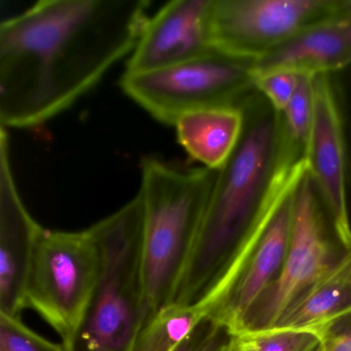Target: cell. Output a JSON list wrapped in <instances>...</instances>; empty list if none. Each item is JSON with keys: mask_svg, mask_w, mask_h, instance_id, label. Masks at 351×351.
I'll list each match as a JSON object with an SVG mask.
<instances>
[{"mask_svg": "<svg viewBox=\"0 0 351 351\" xmlns=\"http://www.w3.org/2000/svg\"><path fill=\"white\" fill-rule=\"evenodd\" d=\"M145 0H46L0 25V122L40 126L134 50Z\"/></svg>", "mask_w": 351, "mask_h": 351, "instance_id": "1", "label": "cell"}, {"mask_svg": "<svg viewBox=\"0 0 351 351\" xmlns=\"http://www.w3.org/2000/svg\"><path fill=\"white\" fill-rule=\"evenodd\" d=\"M244 114L241 139L217 171L194 250L172 303L197 306L204 312L215 306L308 172L305 147L289 141L279 114L271 108L256 117Z\"/></svg>", "mask_w": 351, "mask_h": 351, "instance_id": "2", "label": "cell"}, {"mask_svg": "<svg viewBox=\"0 0 351 351\" xmlns=\"http://www.w3.org/2000/svg\"><path fill=\"white\" fill-rule=\"evenodd\" d=\"M217 178V171L206 167L180 169L154 158L141 163L139 193L145 219L141 326L173 301Z\"/></svg>", "mask_w": 351, "mask_h": 351, "instance_id": "3", "label": "cell"}, {"mask_svg": "<svg viewBox=\"0 0 351 351\" xmlns=\"http://www.w3.org/2000/svg\"><path fill=\"white\" fill-rule=\"evenodd\" d=\"M143 219L138 192L122 208L90 227L99 252V274L73 348L129 351L143 319Z\"/></svg>", "mask_w": 351, "mask_h": 351, "instance_id": "4", "label": "cell"}, {"mask_svg": "<svg viewBox=\"0 0 351 351\" xmlns=\"http://www.w3.org/2000/svg\"><path fill=\"white\" fill-rule=\"evenodd\" d=\"M99 252L91 230H43L30 267L26 308L40 314L73 350L91 306Z\"/></svg>", "mask_w": 351, "mask_h": 351, "instance_id": "5", "label": "cell"}, {"mask_svg": "<svg viewBox=\"0 0 351 351\" xmlns=\"http://www.w3.org/2000/svg\"><path fill=\"white\" fill-rule=\"evenodd\" d=\"M121 86L156 120L176 125L191 112L236 106L254 88V75L252 63L215 50L165 69L125 73Z\"/></svg>", "mask_w": 351, "mask_h": 351, "instance_id": "6", "label": "cell"}, {"mask_svg": "<svg viewBox=\"0 0 351 351\" xmlns=\"http://www.w3.org/2000/svg\"><path fill=\"white\" fill-rule=\"evenodd\" d=\"M320 202L307 172L293 195L291 239L282 270L233 335L271 330L342 256L345 250L328 233Z\"/></svg>", "mask_w": 351, "mask_h": 351, "instance_id": "7", "label": "cell"}, {"mask_svg": "<svg viewBox=\"0 0 351 351\" xmlns=\"http://www.w3.org/2000/svg\"><path fill=\"white\" fill-rule=\"evenodd\" d=\"M341 0H213L217 52L254 62L312 24L335 17Z\"/></svg>", "mask_w": 351, "mask_h": 351, "instance_id": "8", "label": "cell"}, {"mask_svg": "<svg viewBox=\"0 0 351 351\" xmlns=\"http://www.w3.org/2000/svg\"><path fill=\"white\" fill-rule=\"evenodd\" d=\"M313 87V120L305 151L308 173L330 215L337 240L347 250L351 247V223L342 120L328 75L314 77Z\"/></svg>", "mask_w": 351, "mask_h": 351, "instance_id": "9", "label": "cell"}, {"mask_svg": "<svg viewBox=\"0 0 351 351\" xmlns=\"http://www.w3.org/2000/svg\"><path fill=\"white\" fill-rule=\"evenodd\" d=\"M0 314L20 316L34 250L44 228L18 192L10 159L9 135L0 131Z\"/></svg>", "mask_w": 351, "mask_h": 351, "instance_id": "10", "label": "cell"}, {"mask_svg": "<svg viewBox=\"0 0 351 351\" xmlns=\"http://www.w3.org/2000/svg\"><path fill=\"white\" fill-rule=\"evenodd\" d=\"M211 3L213 0H176L149 18L125 73L157 71L215 51Z\"/></svg>", "mask_w": 351, "mask_h": 351, "instance_id": "11", "label": "cell"}, {"mask_svg": "<svg viewBox=\"0 0 351 351\" xmlns=\"http://www.w3.org/2000/svg\"><path fill=\"white\" fill-rule=\"evenodd\" d=\"M295 191L273 217L233 285L207 312V317L226 326L232 335L241 328L250 310L282 270L291 239Z\"/></svg>", "mask_w": 351, "mask_h": 351, "instance_id": "12", "label": "cell"}, {"mask_svg": "<svg viewBox=\"0 0 351 351\" xmlns=\"http://www.w3.org/2000/svg\"><path fill=\"white\" fill-rule=\"evenodd\" d=\"M338 14V13H337ZM351 65V36L338 16L312 24L252 63V75H328Z\"/></svg>", "mask_w": 351, "mask_h": 351, "instance_id": "13", "label": "cell"}, {"mask_svg": "<svg viewBox=\"0 0 351 351\" xmlns=\"http://www.w3.org/2000/svg\"><path fill=\"white\" fill-rule=\"evenodd\" d=\"M351 315V247L308 289L271 330L322 332Z\"/></svg>", "mask_w": 351, "mask_h": 351, "instance_id": "14", "label": "cell"}, {"mask_svg": "<svg viewBox=\"0 0 351 351\" xmlns=\"http://www.w3.org/2000/svg\"><path fill=\"white\" fill-rule=\"evenodd\" d=\"M245 125L244 110L219 106L191 112L176 123L178 143L195 161L219 171L233 155Z\"/></svg>", "mask_w": 351, "mask_h": 351, "instance_id": "15", "label": "cell"}, {"mask_svg": "<svg viewBox=\"0 0 351 351\" xmlns=\"http://www.w3.org/2000/svg\"><path fill=\"white\" fill-rule=\"evenodd\" d=\"M205 316L197 306L169 304L139 326L129 351H174Z\"/></svg>", "mask_w": 351, "mask_h": 351, "instance_id": "16", "label": "cell"}, {"mask_svg": "<svg viewBox=\"0 0 351 351\" xmlns=\"http://www.w3.org/2000/svg\"><path fill=\"white\" fill-rule=\"evenodd\" d=\"M313 82L314 77H301L295 95L279 114L285 135L289 141L305 149L313 120Z\"/></svg>", "mask_w": 351, "mask_h": 351, "instance_id": "17", "label": "cell"}, {"mask_svg": "<svg viewBox=\"0 0 351 351\" xmlns=\"http://www.w3.org/2000/svg\"><path fill=\"white\" fill-rule=\"evenodd\" d=\"M254 351H313L322 336L309 330H269L238 334Z\"/></svg>", "mask_w": 351, "mask_h": 351, "instance_id": "18", "label": "cell"}, {"mask_svg": "<svg viewBox=\"0 0 351 351\" xmlns=\"http://www.w3.org/2000/svg\"><path fill=\"white\" fill-rule=\"evenodd\" d=\"M0 351H67L28 328L20 316L0 314Z\"/></svg>", "mask_w": 351, "mask_h": 351, "instance_id": "19", "label": "cell"}, {"mask_svg": "<svg viewBox=\"0 0 351 351\" xmlns=\"http://www.w3.org/2000/svg\"><path fill=\"white\" fill-rule=\"evenodd\" d=\"M301 75L287 71H271L254 75V88L265 96L271 108L281 114L295 95Z\"/></svg>", "mask_w": 351, "mask_h": 351, "instance_id": "20", "label": "cell"}, {"mask_svg": "<svg viewBox=\"0 0 351 351\" xmlns=\"http://www.w3.org/2000/svg\"><path fill=\"white\" fill-rule=\"evenodd\" d=\"M231 338L226 326L205 316L174 351H227Z\"/></svg>", "mask_w": 351, "mask_h": 351, "instance_id": "21", "label": "cell"}, {"mask_svg": "<svg viewBox=\"0 0 351 351\" xmlns=\"http://www.w3.org/2000/svg\"><path fill=\"white\" fill-rule=\"evenodd\" d=\"M322 340L324 351H351V315L330 324Z\"/></svg>", "mask_w": 351, "mask_h": 351, "instance_id": "22", "label": "cell"}, {"mask_svg": "<svg viewBox=\"0 0 351 351\" xmlns=\"http://www.w3.org/2000/svg\"><path fill=\"white\" fill-rule=\"evenodd\" d=\"M337 16L346 26L351 36V0H341L340 8H339Z\"/></svg>", "mask_w": 351, "mask_h": 351, "instance_id": "23", "label": "cell"}, {"mask_svg": "<svg viewBox=\"0 0 351 351\" xmlns=\"http://www.w3.org/2000/svg\"><path fill=\"white\" fill-rule=\"evenodd\" d=\"M227 351H254L247 343L238 336V335H232L231 341H230L229 346H228Z\"/></svg>", "mask_w": 351, "mask_h": 351, "instance_id": "24", "label": "cell"}, {"mask_svg": "<svg viewBox=\"0 0 351 351\" xmlns=\"http://www.w3.org/2000/svg\"><path fill=\"white\" fill-rule=\"evenodd\" d=\"M313 351H324V345H322V343H320V344L318 345V346L316 347V348L314 349Z\"/></svg>", "mask_w": 351, "mask_h": 351, "instance_id": "25", "label": "cell"}, {"mask_svg": "<svg viewBox=\"0 0 351 351\" xmlns=\"http://www.w3.org/2000/svg\"><path fill=\"white\" fill-rule=\"evenodd\" d=\"M73 351H90V350H85V349L79 348V347H75V348L73 349Z\"/></svg>", "mask_w": 351, "mask_h": 351, "instance_id": "26", "label": "cell"}]
</instances>
